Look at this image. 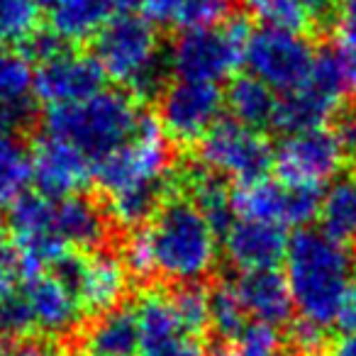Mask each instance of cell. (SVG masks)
<instances>
[{
	"instance_id": "cell-1",
	"label": "cell",
	"mask_w": 356,
	"mask_h": 356,
	"mask_svg": "<svg viewBox=\"0 0 356 356\" xmlns=\"http://www.w3.org/2000/svg\"><path fill=\"white\" fill-rule=\"evenodd\" d=\"M218 234L200 208L178 188L161 203L124 247L127 271L137 278H166L178 286H198L218 264Z\"/></svg>"
},
{
	"instance_id": "cell-2",
	"label": "cell",
	"mask_w": 356,
	"mask_h": 356,
	"mask_svg": "<svg viewBox=\"0 0 356 356\" xmlns=\"http://www.w3.org/2000/svg\"><path fill=\"white\" fill-rule=\"evenodd\" d=\"M283 261L293 305L300 320L322 332L337 325L354 288V261L349 249L322 229L300 227L288 239Z\"/></svg>"
},
{
	"instance_id": "cell-3",
	"label": "cell",
	"mask_w": 356,
	"mask_h": 356,
	"mask_svg": "<svg viewBox=\"0 0 356 356\" xmlns=\"http://www.w3.org/2000/svg\"><path fill=\"white\" fill-rule=\"evenodd\" d=\"M147 113L127 90H98L81 103L49 108L44 132L79 149L93 168L139 132Z\"/></svg>"
},
{
	"instance_id": "cell-4",
	"label": "cell",
	"mask_w": 356,
	"mask_h": 356,
	"mask_svg": "<svg viewBox=\"0 0 356 356\" xmlns=\"http://www.w3.org/2000/svg\"><path fill=\"white\" fill-rule=\"evenodd\" d=\"M93 56L105 79L134 98L154 93V88L161 83V71L166 64L156 27L134 15L110 20L95 37Z\"/></svg>"
},
{
	"instance_id": "cell-5",
	"label": "cell",
	"mask_w": 356,
	"mask_h": 356,
	"mask_svg": "<svg viewBox=\"0 0 356 356\" xmlns=\"http://www.w3.org/2000/svg\"><path fill=\"white\" fill-rule=\"evenodd\" d=\"M249 35L252 30L239 20L184 30L173 40L166 61L176 79L218 83L244 64Z\"/></svg>"
},
{
	"instance_id": "cell-6",
	"label": "cell",
	"mask_w": 356,
	"mask_h": 356,
	"mask_svg": "<svg viewBox=\"0 0 356 356\" xmlns=\"http://www.w3.org/2000/svg\"><path fill=\"white\" fill-rule=\"evenodd\" d=\"M344 93V76L334 51H317V59L305 83L278 98L271 127L286 137L325 127L341 113Z\"/></svg>"
},
{
	"instance_id": "cell-7",
	"label": "cell",
	"mask_w": 356,
	"mask_h": 356,
	"mask_svg": "<svg viewBox=\"0 0 356 356\" xmlns=\"http://www.w3.org/2000/svg\"><path fill=\"white\" fill-rule=\"evenodd\" d=\"M198 159L218 176L232 178L237 186H252L268 178L276 161V149L264 132L249 129L229 118L220 120L200 139Z\"/></svg>"
},
{
	"instance_id": "cell-8",
	"label": "cell",
	"mask_w": 356,
	"mask_h": 356,
	"mask_svg": "<svg viewBox=\"0 0 356 356\" xmlns=\"http://www.w3.org/2000/svg\"><path fill=\"white\" fill-rule=\"evenodd\" d=\"M171 149L166 134L161 124L147 115L139 132L95 166V181L103 188L105 198H110L137 186L163 181L171 176Z\"/></svg>"
},
{
	"instance_id": "cell-9",
	"label": "cell",
	"mask_w": 356,
	"mask_h": 356,
	"mask_svg": "<svg viewBox=\"0 0 356 356\" xmlns=\"http://www.w3.org/2000/svg\"><path fill=\"white\" fill-rule=\"evenodd\" d=\"M315 59L317 51L305 35L264 25L249 35L244 64L254 79L286 95L305 83Z\"/></svg>"
},
{
	"instance_id": "cell-10",
	"label": "cell",
	"mask_w": 356,
	"mask_h": 356,
	"mask_svg": "<svg viewBox=\"0 0 356 356\" xmlns=\"http://www.w3.org/2000/svg\"><path fill=\"white\" fill-rule=\"evenodd\" d=\"M139 322L137 356H210L208 334L193 330L178 315L166 288H144L134 298Z\"/></svg>"
},
{
	"instance_id": "cell-11",
	"label": "cell",
	"mask_w": 356,
	"mask_h": 356,
	"mask_svg": "<svg viewBox=\"0 0 356 356\" xmlns=\"http://www.w3.org/2000/svg\"><path fill=\"white\" fill-rule=\"evenodd\" d=\"M322 198L325 193L320 186H296L283 184L278 178H264L252 186H237L232 208L237 218L300 229L320 218Z\"/></svg>"
},
{
	"instance_id": "cell-12",
	"label": "cell",
	"mask_w": 356,
	"mask_h": 356,
	"mask_svg": "<svg viewBox=\"0 0 356 356\" xmlns=\"http://www.w3.org/2000/svg\"><path fill=\"white\" fill-rule=\"evenodd\" d=\"M351 163L334 127H317L307 132L288 134L276 147L273 171L278 181L296 186H320L332 181L341 168Z\"/></svg>"
},
{
	"instance_id": "cell-13",
	"label": "cell",
	"mask_w": 356,
	"mask_h": 356,
	"mask_svg": "<svg viewBox=\"0 0 356 356\" xmlns=\"http://www.w3.org/2000/svg\"><path fill=\"white\" fill-rule=\"evenodd\" d=\"M225 93L218 83L176 79L159 98V124L176 144H195L220 122Z\"/></svg>"
},
{
	"instance_id": "cell-14",
	"label": "cell",
	"mask_w": 356,
	"mask_h": 356,
	"mask_svg": "<svg viewBox=\"0 0 356 356\" xmlns=\"http://www.w3.org/2000/svg\"><path fill=\"white\" fill-rule=\"evenodd\" d=\"M103 71L95 56L59 47L40 59L35 71V98L49 108L81 103L103 90Z\"/></svg>"
},
{
	"instance_id": "cell-15",
	"label": "cell",
	"mask_w": 356,
	"mask_h": 356,
	"mask_svg": "<svg viewBox=\"0 0 356 356\" xmlns=\"http://www.w3.org/2000/svg\"><path fill=\"white\" fill-rule=\"evenodd\" d=\"M32 181L37 193L66 198L88 191L95 181V168L79 149L44 132L32 144Z\"/></svg>"
},
{
	"instance_id": "cell-16",
	"label": "cell",
	"mask_w": 356,
	"mask_h": 356,
	"mask_svg": "<svg viewBox=\"0 0 356 356\" xmlns=\"http://www.w3.org/2000/svg\"><path fill=\"white\" fill-rule=\"evenodd\" d=\"M20 291L27 298V305L35 317L37 337L56 339L66 337L86 320L74 293L59 281L51 271H40L20 278Z\"/></svg>"
},
{
	"instance_id": "cell-17",
	"label": "cell",
	"mask_w": 356,
	"mask_h": 356,
	"mask_svg": "<svg viewBox=\"0 0 356 356\" xmlns=\"http://www.w3.org/2000/svg\"><path fill=\"white\" fill-rule=\"evenodd\" d=\"M286 227L261 220L234 218L229 229L222 237V249L229 264L239 271H264L278 268L288 252Z\"/></svg>"
},
{
	"instance_id": "cell-18",
	"label": "cell",
	"mask_w": 356,
	"mask_h": 356,
	"mask_svg": "<svg viewBox=\"0 0 356 356\" xmlns=\"http://www.w3.org/2000/svg\"><path fill=\"white\" fill-rule=\"evenodd\" d=\"M234 283L239 300L252 320L266 322L273 327H283L293 317V298L288 281L278 268L264 271H244Z\"/></svg>"
},
{
	"instance_id": "cell-19",
	"label": "cell",
	"mask_w": 356,
	"mask_h": 356,
	"mask_svg": "<svg viewBox=\"0 0 356 356\" xmlns=\"http://www.w3.org/2000/svg\"><path fill=\"white\" fill-rule=\"evenodd\" d=\"M35 71L25 54L0 47V132H22L32 118Z\"/></svg>"
},
{
	"instance_id": "cell-20",
	"label": "cell",
	"mask_w": 356,
	"mask_h": 356,
	"mask_svg": "<svg viewBox=\"0 0 356 356\" xmlns=\"http://www.w3.org/2000/svg\"><path fill=\"white\" fill-rule=\"evenodd\" d=\"M110 10V0H49V30L61 44H81L103 32Z\"/></svg>"
},
{
	"instance_id": "cell-21",
	"label": "cell",
	"mask_w": 356,
	"mask_h": 356,
	"mask_svg": "<svg viewBox=\"0 0 356 356\" xmlns=\"http://www.w3.org/2000/svg\"><path fill=\"white\" fill-rule=\"evenodd\" d=\"M83 351L90 356H137L139 322L134 302H122L115 310L95 317L83 337Z\"/></svg>"
},
{
	"instance_id": "cell-22",
	"label": "cell",
	"mask_w": 356,
	"mask_h": 356,
	"mask_svg": "<svg viewBox=\"0 0 356 356\" xmlns=\"http://www.w3.org/2000/svg\"><path fill=\"white\" fill-rule=\"evenodd\" d=\"M225 105H227L234 122L257 129V132H266V127H271L273 122L278 98L266 83L247 74L237 76L229 83L227 93H225Z\"/></svg>"
},
{
	"instance_id": "cell-23",
	"label": "cell",
	"mask_w": 356,
	"mask_h": 356,
	"mask_svg": "<svg viewBox=\"0 0 356 356\" xmlns=\"http://www.w3.org/2000/svg\"><path fill=\"white\" fill-rule=\"evenodd\" d=\"M247 8L264 25L305 35L322 25L330 0H247Z\"/></svg>"
},
{
	"instance_id": "cell-24",
	"label": "cell",
	"mask_w": 356,
	"mask_h": 356,
	"mask_svg": "<svg viewBox=\"0 0 356 356\" xmlns=\"http://www.w3.org/2000/svg\"><path fill=\"white\" fill-rule=\"evenodd\" d=\"M32 181V144L20 132H0V208H10Z\"/></svg>"
},
{
	"instance_id": "cell-25",
	"label": "cell",
	"mask_w": 356,
	"mask_h": 356,
	"mask_svg": "<svg viewBox=\"0 0 356 356\" xmlns=\"http://www.w3.org/2000/svg\"><path fill=\"white\" fill-rule=\"evenodd\" d=\"M322 232L332 239L356 244V176H341L327 188L320 208Z\"/></svg>"
},
{
	"instance_id": "cell-26",
	"label": "cell",
	"mask_w": 356,
	"mask_h": 356,
	"mask_svg": "<svg viewBox=\"0 0 356 356\" xmlns=\"http://www.w3.org/2000/svg\"><path fill=\"white\" fill-rule=\"evenodd\" d=\"M288 351L293 346L281 327L252 320L234 339L220 341L213 356H288Z\"/></svg>"
},
{
	"instance_id": "cell-27",
	"label": "cell",
	"mask_w": 356,
	"mask_h": 356,
	"mask_svg": "<svg viewBox=\"0 0 356 356\" xmlns=\"http://www.w3.org/2000/svg\"><path fill=\"white\" fill-rule=\"evenodd\" d=\"M210 293V330L220 337V341L234 339L244 327L252 322L247 315L232 281H220Z\"/></svg>"
},
{
	"instance_id": "cell-28",
	"label": "cell",
	"mask_w": 356,
	"mask_h": 356,
	"mask_svg": "<svg viewBox=\"0 0 356 356\" xmlns=\"http://www.w3.org/2000/svg\"><path fill=\"white\" fill-rule=\"evenodd\" d=\"M37 27L40 10L35 0H0V47L30 44Z\"/></svg>"
},
{
	"instance_id": "cell-29",
	"label": "cell",
	"mask_w": 356,
	"mask_h": 356,
	"mask_svg": "<svg viewBox=\"0 0 356 356\" xmlns=\"http://www.w3.org/2000/svg\"><path fill=\"white\" fill-rule=\"evenodd\" d=\"M37 337L35 317L20 286L0 298V341H20Z\"/></svg>"
},
{
	"instance_id": "cell-30",
	"label": "cell",
	"mask_w": 356,
	"mask_h": 356,
	"mask_svg": "<svg viewBox=\"0 0 356 356\" xmlns=\"http://www.w3.org/2000/svg\"><path fill=\"white\" fill-rule=\"evenodd\" d=\"M234 10V0H186L181 27L198 30V27H218L229 20Z\"/></svg>"
},
{
	"instance_id": "cell-31",
	"label": "cell",
	"mask_w": 356,
	"mask_h": 356,
	"mask_svg": "<svg viewBox=\"0 0 356 356\" xmlns=\"http://www.w3.org/2000/svg\"><path fill=\"white\" fill-rule=\"evenodd\" d=\"M22 266H20V254L13 242L10 227L3 218H0V298L10 293L13 288L20 283Z\"/></svg>"
},
{
	"instance_id": "cell-32",
	"label": "cell",
	"mask_w": 356,
	"mask_h": 356,
	"mask_svg": "<svg viewBox=\"0 0 356 356\" xmlns=\"http://www.w3.org/2000/svg\"><path fill=\"white\" fill-rule=\"evenodd\" d=\"M332 51H334L337 61L341 66L346 93L356 100V27L341 25V30L337 32V42Z\"/></svg>"
},
{
	"instance_id": "cell-33",
	"label": "cell",
	"mask_w": 356,
	"mask_h": 356,
	"mask_svg": "<svg viewBox=\"0 0 356 356\" xmlns=\"http://www.w3.org/2000/svg\"><path fill=\"white\" fill-rule=\"evenodd\" d=\"M142 17L154 27L181 25L186 0H137Z\"/></svg>"
},
{
	"instance_id": "cell-34",
	"label": "cell",
	"mask_w": 356,
	"mask_h": 356,
	"mask_svg": "<svg viewBox=\"0 0 356 356\" xmlns=\"http://www.w3.org/2000/svg\"><path fill=\"white\" fill-rule=\"evenodd\" d=\"M0 356H61V346L54 339L30 337L20 341H0Z\"/></svg>"
},
{
	"instance_id": "cell-35",
	"label": "cell",
	"mask_w": 356,
	"mask_h": 356,
	"mask_svg": "<svg viewBox=\"0 0 356 356\" xmlns=\"http://www.w3.org/2000/svg\"><path fill=\"white\" fill-rule=\"evenodd\" d=\"M334 120H337V122H334L337 137H339L341 144H344L351 163H356V113H349V115L339 113Z\"/></svg>"
},
{
	"instance_id": "cell-36",
	"label": "cell",
	"mask_w": 356,
	"mask_h": 356,
	"mask_svg": "<svg viewBox=\"0 0 356 356\" xmlns=\"http://www.w3.org/2000/svg\"><path fill=\"white\" fill-rule=\"evenodd\" d=\"M354 276H356V264H354ZM337 327H339V330H344V334H351V332H356V283H354V288H351L349 298H346L344 310H341Z\"/></svg>"
},
{
	"instance_id": "cell-37",
	"label": "cell",
	"mask_w": 356,
	"mask_h": 356,
	"mask_svg": "<svg viewBox=\"0 0 356 356\" xmlns=\"http://www.w3.org/2000/svg\"><path fill=\"white\" fill-rule=\"evenodd\" d=\"M332 356H356V332L337 339L334 349H332Z\"/></svg>"
},
{
	"instance_id": "cell-38",
	"label": "cell",
	"mask_w": 356,
	"mask_h": 356,
	"mask_svg": "<svg viewBox=\"0 0 356 356\" xmlns=\"http://www.w3.org/2000/svg\"><path fill=\"white\" fill-rule=\"evenodd\" d=\"M344 25L356 27V0H344Z\"/></svg>"
},
{
	"instance_id": "cell-39",
	"label": "cell",
	"mask_w": 356,
	"mask_h": 356,
	"mask_svg": "<svg viewBox=\"0 0 356 356\" xmlns=\"http://www.w3.org/2000/svg\"><path fill=\"white\" fill-rule=\"evenodd\" d=\"M110 6L113 8H129V6H137V0H110Z\"/></svg>"
},
{
	"instance_id": "cell-40",
	"label": "cell",
	"mask_w": 356,
	"mask_h": 356,
	"mask_svg": "<svg viewBox=\"0 0 356 356\" xmlns=\"http://www.w3.org/2000/svg\"><path fill=\"white\" fill-rule=\"evenodd\" d=\"M69 356H90L88 351H83V349H76V351H71Z\"/></svg>"
},
{
	"instance_id": "cell-41",
	"label": "cell",
	"mask_w": 356,
	"mask_h": 356,
	"mask_svg": "<svg viewBox=\"0 0 356 356\" xmlns=\"http://www.w3.org/2000/svg\"><path fill=\"white\" fill-rule=\"evenodd\" d=\"M35 3H37V6H40V3H44V0H35ZM47 3H49V0H47Z\"/></svg>"
},
{
	"instance_id": "cell-42",
	"label": "cell",
	"mask_w": 356,
	"mask_h": 356,
	"mask_svg": "<svg viewBox=\"0 0 356 356\" xmlns=\"http://www.w3.org/2000/svg\"><path fill=\"white\" fill-rule=\"evenodd\" d=\"M305 356H325V354H305Z\"/></svg>"
}]
</instances>
